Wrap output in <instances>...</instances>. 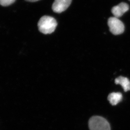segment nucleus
<instances>
[{"label": "nucleus", "mask_w": 130, "mask_h": 130, "mask_svg": "<svg viewBox=\"0 0 130 130\" xmlns=\"http://www.w3.org/2000/svg\"><path fill=\"white\" fill-rule=\"evenodd\" d=\"M123 100V95L120 92H113L108 96V100L112 105H116Z\"/></svg>", "instance_id": "0eeeda50"}, {"label": "nucleus", "mask_w": 130, "mask_h": 130, "mask_svg": "<svg viewBox=\"0 0 130 130\" xmlns=\"http://www.w3.org/2000/svg\"><path fill=\"white\" fill-rule=\"evenodd\" d=\"M109 30L113 34L118 35L124 32L125 26L123 22L117 17H110L108 20Z\"/></svg>", "instance_id": "7ed1b4c3"}, {"label": "nucleus", "mask_w": 130, "mask_h": 130, "mask_svg": "<svg viewBox=\"0 0 130 130\" xmlns=\"http://www.w3.org/2000/svg\"><path fill=\"white\" fill-rule=\"evenodd\" d=\"M129 5L124 2L120 3L118 5L113 7L112 12L114 17L119 18L123 16L124 13L129 10Z\"/></svg>", "instance_id": "39448f33"}, {"label": "nucleus", "mask_w": 130, "mask_h": 130, "mask_svg": "<svg viewBox=\"0 0 130 130\" xmlns=\"http://www.w3.org/2000/svg\"><path fill=\"white\" fill-rule=\"evenodd\" d=\"M58 23L53 17L50 16L42 17L38 21V26L39 31L44 34H49L55 31Z\"/></svg>", "instance_id": "f257e3e1"}, {"label": "nucleus", "mask_w": 130, "mask_h": 130, "mask_svg": "<svg viewBox=\"0 0 130 130\" xmlns=\"http://www.w3.org/2000/svg\"><path fill=\"white\" fill-rule=\"evenodd\" d=\"M16 0H0V5L3 6H7L13 4Z\"/></svg>", "instance_id": "6e6552de"}, {"label": "nucleus", "mask_w": 130, "mask_h": 130, "mask_svg": "<svg viewBox=\"0 0 130 130\" xmlns=\"http://www.w3.org/2000/svg\"><path fill=\"white\" fill-rule=\"evenodd\" d=\"M72 0H55L52 9L55 13H60L65 11L71 4Z\"/></svg>", "instance_id": "20e7f679"}, {"label": "nucleus", "mask_w": 130, "mask_h": 130, "mask_svg": "<svg viewBox=\"0 0 130 130\" xmlns=\"http://www.w3.org/2000/svg\"><path fill=\"white\" fill-rule=\"evenodd\" d=\"M26 1H28V2H36L38 1L39 0H25Z\"/></svg>", "instance_id": "1a4fd4ad"}, {"label": "nucleus", "mask_w": 130, "mask_h": 130, "mask_svg": "<svg viewBox=\"0 0 130 130\" xmlns=\"http://www.w3.org/2000/svg\"><path fill=\"white\" fill-rule=\"evenodd\" d=\"M115 84L121 86L125 92L130 90V81L127 77L119 76L115 79Z\"/></svg>", "instance_id": "423d86ee"}, {"label": "nucleus", "mask_w": 130, "mask_h": 130, "mask_svg": "<svg viewBox=\"0 0 130 130\" xmlns=\"http://www.w3.org/2000/svg\"><path fill=\"white\" fill-rule=\"evenodd\" d=\"M90 130H111L109 123L104 118L95 116L92 117L89 121Z\"/></svg>", "instance_id": "f03ea898"}, {"label": "nucleus", "mask_w": 130, "mask_h": 130, "mask_svg": "<svg viewBox=\"0 0 130 130\" xmlns=\"http://www.w3.org/2000/svg\"><path fill=\"white\" fill-rule=\"evenodd\" d=\"M128 1H130V0H128Z\"/></svg>", "instance_id": "9d476101"}]
</instances>
